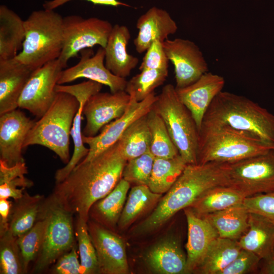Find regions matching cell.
<instances>
[{
  "label": "cell",
  "mask_w": 274,
  "mask_h": 274,
  "mask_svg": "<svg viewBox=\"0 0 274 274\" xmlns=\"http://www.w3.org/2000/svg\"><path fill=\"white\" fill-rule=\"evenodd\" d=\"M130 96L125 91L115 93L99 92L90 96L85 103L83 115L86 123L83 135L94 136L106 125L121 117L125 112Z\"/></svg>",
  "instance_id": "cell-16"
},
{
  "label": "cell",
  "mask_w": 274,
  "mask_h": 274,
  "mask_svg": "<svg viewBox=\"0 0 274 274\" xmlns=\"http://www.w3.org/2000/svg\"><path fill=\"white\" fill-rule=\"evenodd\" d=\"M127 161L117 142L92 159L79 162L63 180L56 183L51 196L65 209L88 222L92 206L122 179Z\"/></svg>",
  "instance_id": "cell-1"
},
{
  "label": "cell",
  "mask_w": 274,
  "mask_h": 274,
  "mask_svg": "<svg viewBox=\"0 0 274 274\" xmlns=\"http://www.w3.org/2000/svg\"><path fill=\"white\" fill-rule=\"evenodd\" d=\"M153 109L163 119L179 154L187 164H197L199 131L188 109L171 84L163 87Z\"/></svg>",
  "instance_id": "cell-7"
},
{
  "label": "cell",
  "mask_w": 274,
  "mask_h": 274,
  "mask_svg": "<svg viewBox=\"0 0 274 274\" xmlns=\"http://www.w3.org/2000/svg\"><path fill=\"white\" fill-rule=\"evenodd\" d=\"M273 257H274V251H273Z\"/></svg>",
  "instance_id": "cell-49"
},
{
  "label": "cell",
  "mask_w": 274,
  "mask_h": 274,
  "mask_svg": "<svg viewBox=\"0 0 274 274\" xmlns=\"http://www.w3.org/2000/svg\"><path fill=\"white\" fill-rule=\"evenodd\" d=\"M187 165L180 154L167 158L155 157L148 186L155 193H165L181 175Z\"/></svg>",
  "instance_id": "cell-33"
},
{
  "label": "cell",
  "mask_w": 274,
  "mask_h": 274,
  "mask_svg": "<svg viewBox=\"0 0 274 274\" xmlns=\"http://www.w3.org/2000/svg\"><path fill=\"white\" fill-rule=\"evenodd\" d=\"M226 185L222 163L187 164L152 212L135 227L134 233L144 234L158 229L177 212L190 207L209 190Z\"/></svg>",
  "instance_id": "cell-2"
},
{
  "label": "cell",
  "mask_w": 274,
  "mask_h": 274,
  "mask_svg": "<svg viewBox=\"0 0 274 274\" xmlns=\"http://www.w3.org/2000/svg\"><path fill=\"white\" fill-rule=\"evenodd\" d=\"M258 273L274 274V257L267 259H261Z\"/></svg>",
  "instance_id": "cell-48"
},
{
  "label": "cell",
  "mask_w": 274,
  "mask_h": 274,
  "mask_svg": "<svg viewBox=\"0 0 274 274\" xmlns=\"http://www.w3.org/2000/svg\"><path fill=\"white\" fill-rule=\"evenodd\" d=\"M224 84L223 77L208 72L192 84L176 88L180 100L191 113L199 131L207 111L222 91Z\"/></svg>",
  "instance_id": "cell-19"
},
{
  "label": "cell",
  "mask_w": 274,
  "mask_h": 274,
  "mask_svg": "<svg viewBox=\"0 0 274 274\" xmlns=\"http://www.w3.org/2000/svg\"><path fill=\"white\" fill-rule=\"evenodd\" d=\"M242 249L237 241L217 237L211 243L194 273L219 274L236 257Z\"/></svg>",
  "instance_id": "cell-28"
},
{
  "label": "cell",
  "mask_w": 274,
  "mask_h": 274,
  "mask_svg": "<svg viewBox=\"0 0 274 274\" xmlns=\"http://www.w3.org/2000/svg\"><path fill=\"white\" fill-rule=\"evenodd\" d=\"M47 224V219L42 214L33 227L23 234L17 237L24 269L27 271L29 263L33 260L41 250Z\"/></svg>",
  "instance_id": "cell-38"
},
{
  "label": "cell",
  "mask_w": 274,
  "mask_h": 274,
  "mask_svg": "<svg viewBox=\"0 0 274 274\" xmlns=\"http://www.w3.org/2000/svg\"><path fill=\"white\" fill-rule=\"evenodd\" d=\"M33 72L15 57L0 61V115L18 108L21 94Z\"/></svg>",
  "instance_id": "cell-22"
},
{
  "label": "cell",
  "mask_w": 274,
  "mask_h": 274,
  "mask_svg": "<svg viewBox=\"0 0 274 274\" xmlns=\"http://www.w3.org/2000/svg\"><path fill=\"white\" fill-rule=\"evenodd\" d=\"M168 73V70H143L127 81L125 91L136 101H142L163 84Z\"/></svg>",
  "instance_id": "cell-37"
},
{
  "label": "cell",
  "mask_w": 274,
  "mask_h": 274,
  "mask_svg": "<svg viewBox=\"0 0 274 274\" xmlns=\"http://www.w3.org/2000/svg\"><path fill=\"white\" fill-rule=\"evenodd\" d=\"M155 157L150 151L127 161L122 178L135 185H147L151 177Z\"/></svg>",
  "instance_id": "cell-41"
},
{
  "label": "cell",
  "mask_w": 274,
  "mask_h": 274,
  "mask_svg": "<svg viewBox=\"0 0 274 274\" xmlns=\"http://www.w3.org/2000/svg\"><path fill=\"white\" fill-rule=\"evenodd\" d=\"M249 212L242 204L203 216L220 237L238 241L248 227Z\"/></svg>",
  "instance_id": "cell-27"
},
{
  "label": "cell",
  "mask_w": 274,
  "mask_h": 274,
  "mask_svg": "<svg viewBox=\"0 0 274 274\" xmlns=\"http://www.w3.org/2000/svg\"><path fill=\"white\" fill-rule=\"evenodd\" d=\"M130 39V31L126 26L115 24L105 48L106 67L114 75L124 79L139 63L138 58L127 52Z\"/></svg>",
  "instance_id": "cell-23"
},
{
  "label": "cell",
  "mask_w": 274,
  "mask_h": 274,
  "mask_svg": "<svg viewBox=\"0 0 274 274\" xmlns=\"http://www.w3.org/2000/svg\"><path fill=\"white\" fill-rule=\"evenodd\" d=\"M17 237L9 230L0 242V273L19 274L24 272L21 255L17 244Z\"/></svg>",
  "instance_id": "cell-40"
},
{
  "label": "cell",
  "mask_w": 274,
  "mask_h": 274,
  "mask_svg": "<svg viewBox=\"0 0 274 274\" xmlns=\"http://www.w3.org/2000/svg\"><path fill=\"white\" fill-rule=\"evenodd\" d=\"M130 185L122 178L108 194L92 206L93 217L103 224L114 227L124 207Z\"/></svg>",
  "instance_id": "cell-30"
},
{
  "label": "cell",
  "mask_w": 274,
  "mask_h": 274,
  "mask_svg": "<svg viewBox=\"0 0 274 274\" xmlns=\"http://www.w3.org/2000/svg\"><path fill=\"white\" fill-rule=\"evenodd\" d=\"M151 139L146 114L129 125L117 142L122 155L128 161L150 151Z\"/></svg>",
  "instance_id": "cell-31"
},
{
  "label": "cell",
  "mask_w": 274,
  "mask_h": 274,
  "mask_svg": "<svg viewBox=\"0 0 274 274\" xmlns=\"http://www.w3.org/2000/svg\"><path fill=\"white\" fill-rule=\"evenodd\" d=\"M226 186L244 198L274 190V148L261 154L222 163Z\"/></svg>",
  "instance_id": "cell-8"
},
{
  "label": "cell",
  "mask_w": 274,
  "mask_h": 274,
  "mask_svg": "<svg viewBox=\"0 0 274 274\" xmlns=\"http://www.w3.org/2000/svg\"><path fill=\"white\" fill-rule=\"evenodd\" d=\"M202 125H225L274 145V115L242 95L220 92L203 117Z\"/></svg>",
  "instance_id": "cell-3"
},
{
  "label": "cell",
  "mask_w": 274,
  "mask_h": 274,
  "mask_svg": "<svg viewBox=\"0 0 274 274\" xmlns=\"http://www.w3.org/2000/svg\"><path fill=\"white\" fill-rule=\"evenodd\" d=\"M168 61L162 42L156 40L146 50L139 70H168Z\"/></svg>",
  "instance_id": "cell-44"
},
{
  "label": "cell",
  "mask_w": 274,
  "mask_h": 274,
  "mask_svg": "<svg viewBox=\"0 0 274 274\" xmlns=\"http://www.w3.org/2000/svg\"><path fill=\"white\" fill-rule=\"evenodd\" d=\"M237 241L242 249L254 253L261 259L272 258L274 224L260 215L249 212L248 228Z\"/></svg>",
  "instance_id": "cell-25"
},
{
  "label": "cell",
  "mask_w": 274,
  "mask_h": 274,
  "mask_svg": "<svg viewBox=\"0 0 274 274\" xmlns=\"http://www.w3.org/2000/svg\"><path fill=\"white\" fill-rule=\"evenodd\" d=\"M166 56L174 66L176 89L188 86L209 71L208 63L199 47L181 38L162 42Z\"/></svg>",
  "instance_id": "cell-12"
},
{
  "label": "cell",
  "mask_w": 274,
  "mask_h": 274,
  "mask_svg": "<svg viewBox=\"0 0 274 274\" xmlns=\"http://www.w3.org/2000/svg\"><path fill=\"white\" fill-rule=\"evenodd\" d=\"M87 222L78 217L76 227L81 274L99 273L97 254L89 233Z\"/></svg>",
  "instance_id": "cell-39"
},
{
  "label": "cell",
  "mask_w": 274,
  "mask_h": 274,
  "mask_svg": "<svg viewBox=\"0 0 274 274\" xmlns=\"http://www.w3.org/2000/svg\"><path fill=\"white\" fill-rule=\"evenodd\" d=\"M11 207L8 199H0V236L9 230Z\"/></svg>",
  "instance_id": "cell-47"
},
{
  "label": "cell",
  "mask_w": 274,
  "mask_h": 274,
  "mask_svg": "<svg viewBox=\"0 0 274 274\" xmlns=\"http://www.w3.org/2000/svg\"><path fill=\"white\" fill-rule=\"evenodd\" d=\"M63 18L54 10L32 12L24 20L22 51L15 58L33 71L58 59L63 46Z\"/></svg>",
  "instance_id": "cell-5"
},
{
  "label": "cell",
  "mask_w": 274,
  "mask_h": 274,
  "mask_svg": "<svg viewBox=\"0 0 274 274\" xmlns=\"http://www.w3.org/2000/svg\"><path fill=\"white\" fill-rule=\"evenodd\" d=\"M73 0H50L45 1L43 7L48 10H55L57 8ZM93 3L94 5H100L108 6L118 7L119 6H128L127 5L118 0H85Z\"/></svg>",
  "instance_id": "cell-46"
},
{
  "label": "cell",
  "mask_w": 274,
  "mask_h": 274,
  "mask_svg": "<svg viewBox=\"0 0 274 274\" xmlns=\"http://www.w3.org/2000/svg\"><path fill=\"white\" fill-rule=\"evenodd\" d=\"M136 27L138 34L133 43L139 53L146 51L154 41L163 42L176 32L178 26L165 10L153 7L138 19Z\"/></svg>",
  "instance_id": "cell-21"
},
{
  "label": "cell",
  "mask_w": 274,
  "mask_h": 274,
  "mask_svg": "<svg viewBox=\"0 0 274 274\" xmlns=\"http://www.w3.org/2000/svg\"><path fill=\"white\" fill-rule=\"evenodd\" d=\"M25 36L24 20L8 7L0 6V61L15 57Z\"/></svg>",
  "instance_id": "cell-26"
},
{
  "label": "cell",
  "mask_w": 274,
  "mask_h": 274,
  "mask_svg": "<svg viewBox=\"0 0 274 274\" xmlns=\"http://www.w3.org/2000/svg\"><path fill=\"white\" fill-rule=\"evenodd\" d=\"M162 194L152 192L147 185H135L130 190L118 222L121 228L131 224L142 214L156 206Z\"/></svg>",
  "instance_id": "cell-32"
},
{
  "label": "cell",
  "mask_w": 274,
  "mask_h": 274,
  "mask_svg": "<svg viewBox=\"0 0 274 274\" xmlns=\"http://www.w3.org/2000/svg\"><path fill=\"white\" fill-rule=\"evenodd\" d=\"M273 148V145L228 126L202 125L197 161V164L233 162L264 153Z\"/></svg>",
  "instance_id": "cell-4"
},
{
  "label": "cell",
  "mask_w": 274,
  "mask_h": 274,
  "mask_svg": "<svg viewBox=\"0 0 274 274\" xmlns=\"http://www.w3.org/2000/svg\"><path fill=\"white\" fill-rule=\"evenodd\" d=\"M145 260L152 271L157 273H186L187 257L179 242L174 238L154 245L146 254Z\"/></svg>",
  "instance_id": "cell-24"
},
{
  "label": "cell",
  "mask_w": 274,
  "mask_h": 274,
  "mask_svg": "<svg viewBox=\"0 0 274 274\" xmlns=\"http://www.w3.org/2000/svg\"><path fill=\"white\" fill-rule=\"evenodd\" d=\"M27 173L25 162L9 166L0 160V199L17 200L21 198L25 189L33 185L25 177Z\"/></svg>",
  "instance_id": "cell-35"
},
{
  "label": "cell",
  "mask_w": 274,
  "mask_h": 274,
  "mask_svg": "<svg viewBox=\"0 0 274 274\" xmlns=\"http://www.w3.org/2000/svg\"><path fill=\"white\" fill-rule=\"evenodd\" d=\"M102 85L100 83L90 80L75 85H56V92H62L73 95L78 100L80 106L74 118L71 131V135L74 143V152L66 165L56 172L55 183L63 180L88 153L89 148L84 146L82 138L81 122L83 116V108L85 103L90 96L100 91Z\"/></svg>",
  "instance_id": "cell-14"
},
{
  "label": "cell",
  "mask_w": 274,
  "mask_h": 274,
  "mask_svg": "<svg viewBox=\"0 0 274 274\" xmlns=\"http://www.w3.org/2000/svg\"><path fill=\"white\" fill-rule=\"evenodd\" d=\"M261 258L254 253L242 249L236 257L219 274L258 273Z\"/></svg>",
  "instance_id": "cell-42"
},
{
  "label": "cell",
  "mask_w": 274,
  "mask_h": 274,
  "mask_svg": "<svg viewBox=\"0 0 274 274\" xmlns=\"http://www.w3.org/2000/svg\"><path fill=\"white\" fill-rule=\"evenodd\" d=\"M35 121L20 109L0 115V160L9 166L24 162L23 145Z\"/></svg>",
  "instance_id": "cell-18"
},
{
  "label": "cell",
  "mask_w": 274,
  "mask_h": 274,
  "mask_svg": "<svg viewBox=\"0 0 274 274\" xmlns=\"http://www.w3.org/2000/svg\"><path fill=\"white\" fill-rule=\"evenodd\" d=\"M184 211L188 225L186 273H194L211 243L219 236L205 217L197 216L189 208Z\"/></svg>",
  "instance_id": "cell-20"
},
{
  "label": "cell",
  "mask_w": 274,
  "mask_h": 274,
  "mask_svg": "<svg viewBox=\"0 0 274 274\" xmlns=\"http://www.w3.org/2000/svg\"><path fill=\"white\" fill-rule=\"evenodd\" d=\"M42 214L47 219V224L35 266L38 271L54 263L75 245L73 213L51 196L44 201Z\"/></svg>",
  "instance_id": "cell-9"
},
{
  "label": "cell",
  "mask_w": 274,
  "mask_h": 274,
  "mask_svg": "<svg viewBox=\"0 0 274 274\" xmlns=\"http://www.w3.org/2000/svg\"><path fill=\"white\" fill-rule=\"evenodd\" d=\"M156 99L154 92L141 101L130 96L127 109L121 117L106 125L94 136L83 135V142L88 146L89 152L82 160H90L115 144L129 125L152 109Z\"/></svg>",
  "instance_id": "cell-13"
},
{
  "label": "cell",
  "mask_w": 274,
  "mask_h": 274,
  "mask_svg": "<svg viewBox=\"0 0 274 274\" xmlns=\"http://www.w3.org/2000/svg\"><path fill=\"white\" fill-rule=\"evenodd\" d=\"M52 272L56 274H81V264L76 245L59 257Z\"/></svg>",
  "instance_id": "cell-45"
},
{
  "label": "cell",
  "mask_w": 274,
  "mask_h": 274,
  "mask_svg": "<svg viewBox=\"0 0 274 274\" xmlns=\"http://www.w3.org/2000/svg\"><path fill=\"white\" fill-rule=\"evenodd\" d=\"M88 228L95 247L99 273H129L126 248L123 239L99 223L87 222Z\"/></svg>",
  "instance_id": "cell-17"
},
{
  "label": "cell",
  "mask_w": 274,
  "mask_h": 274,
  "mask_svg": "<svg viewBox=\"0 0 274 274\" xmlns=\"http://www.w3.org/2000/svg\"><path fill=\"white\" fill-rule=\"evenodd\" d=\"M113 25L108 20L97 17L84 18L71 15L63 18V41L58 58L62 67L81 51L95 45L105 48Z\"/></svg>",
  "instance_id": "cell-10"
},
{
  "label": "cell",
  "mask_w": 274,
  "mask_h": 274,
  "mask_svg": "<svg viewBox=\"0 0 274 274\" xmlns=\"http://www.w3.org/2000/svg\"><path fill=\"white\" fill-rule=\"evenodd\" d=\"M80 53V60L76 65L62 70L57 84L68 83L83 78L108 86L112 93L125 90L127 81L114 75L104 64L105 48L99 47L95 54L89 48Z\"/></svg>",
  "instance_id": "cell-15"
},
{
  "label": "cell",
  "mask_w": 274,
  "mask_h": 274,
  "mask_svg": "<svg viewBox=\"0 0 274 274\" xmlns=\"http://www.w3.org/2000/svg\"><path fill=\"white\" fill-rule=\"evenodd\" d=\"M243 204L249 212L260 215L274 224V190L245 198Z\"/></svg>",
  "instance_id": "cell-43"
},
{
  "label": "cell",
  "mask_w": 274,
  "mask_h": 274,
  "mask_svg": "<svg viewBox=\"0 0 274 274\" xmlns=\"http://www.w3.org/2000/svg\"><path fill=\"white\" fill-rule=\"evenodd\" d=\"M11 214L9 231L19 237L31 229L39 220L44 200L42 195H30L24 192Z\"/></svg>",
  "instance_id": "cell-29"
},
{
  "label": "cell",
  "mask_w": 274,
  "mask_h": 274,
  "mask_svg": "<svg viewBox=\"0 0 274 274\" xmlns=\"http://www.w3.org/2000/svg\"><path fill=\"white\" fill-rule=\"evenodd\" d=\"M63 68L57 59L34 70L21 94L18 108L41 118L56 97L55 87Z\"/></svg>",
  "instance_id": "cell-11"
},
{
  "label": "cell",
  "mask_w": 274,
  "mask_h": 274,
  "mask_svg": "<svg viewBox=\"0 0 274 274\" xmlns=\"http://www.w3.org/2000/svg\"><path fill=\"white\" fill-rule=\"evenodd\" d=\"M151 133L150 151L155 158H172L179 154L166 125L159 115L152 108L147 114Z\"/></svg>",
  "instance_id": "cell-36"
},
{
  "label": "cell",
  "mask_w": 274,
  "mask_h": 274,
  "mask_svg": "<svg viewBox=\"0 0 274 274\" xmlns=\"http://www.w3.org/2000/svg\"><path fill=\"white\" fill-rule=\"evenodd\" d=\"M245 198L226 186L215 187L206 193L189 208L196 215L203 217L231 207L242 204Z\"/></svg>",
  "instance_id": "cell-34"
},
{
  "label": "cell",
  "mask_w": 274,
  "mask_h": 274,
  "mask_svg": "<svg viewBox=\"0 0 274 274\" xmlns=\"http://www.w3.org/2000/svg\"><path fill=\"white\" fill-rule=\"evenodd\" d=\"M79 106L78 100L73 95L57 92L49 109L30 130L23 149L34 145L44 146L67 164L71 159L69 146L71 128Z\"/></svg>",
  "instance_id": "cell-6"
}]
</instances>
